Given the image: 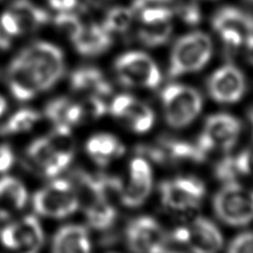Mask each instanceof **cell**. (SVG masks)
<instances>
[{"mask_svg": "<svg viewBox=\"0 0 253 253\" xmlns=\"http://www.w3.org/2000/svg\"><path fill=\"white\" fill-rule=\"evenodd\" d=\"M211 38L202 32H195L180 38L170 55L168 76L175 78L202 69L211 56Z\"/></svg>", "mask_w": 253, "mask_h": 253, "instance_id": "6da1fadb", "label": "cell"}, {"mask_svg": "<svg viewBox=\"0 0 253 253\" xmlns=\"http://www.w3.org/2000/svg\"><path fill=\"white\" fill-rule=\"evenodd\" d=\"M213 211L226 224L240 226L253 219V190L227 182L213 198Z\"/></svg>", "mask_w": 253, "mask_h": 253, "instance_id": "7a4b0ae2", "label": "cell"}, {"mask_svg": "<svg viewBox=\"0 0 253 253\" xmlns=\"http://www.w3.org/2000/svg\"><path fill=\"white\" fill-rule=\"evenodd\" d=\"M161 102L167 124L174 128H181L191 124L200 114L203 99L195 88L170 84L161 92Z\"/></svg>", "mask_w": 253, "mask_h": 253, "instance_id": "3957f363", "label": "cell"}, {"mask_svg": "<svg viewBox=\"0 0 253 253\" xmlns=\"http://www.w3.org/2000/svg\"><path fill=\"white\" fill-rule=\"evenodd\" d=\"M223 239L217 226L205 217L193 219L187 226L176 228L166 238L165 251L172 244L184 246L195 252H214L222 245Z\"/></svg>", "mask_w": 253, "mask_h": 253, "instance_id": "277c9868", "label": "cell"}, {"mask_svg": "<svg viewBox=\"0 0 253 253\" xmlns=\"http://www.w3.org/2000/svg\"><path fill=\"white\" fill-rule=\"evenodd\" d=\"M115 71L119 81L128 87L154 89L161 81V73L156 63L141 51L122 54L115 61Z\"/></svg>", "mask_w": 253, "mask_h": 253, "instance_id": "5b68a950", "label": "cell"}, {"mask_svg": "<svg viewBox=\"0 0 253 253\" xmlns=\"http://www.w3.org/2000/svg\"><path fill=\"white\" fill-rule=\"evenodd\" d=\"M19 56L35 71L42 91L55 84L63 73V53L58 46L52 43L46 42H35L26 47Z\"/></svg>", "mask_w": 253, "mask_h": 253, "instance_id": "8992f818", "label": "cell"}, {"mask_svg": "<svg viewBox=\"0 0 253 253\" xmlns=\"http://www.w3.org/2000/svg\"><path fill=\"white\" fill-rule=\"evenodd\" d=\"M206 193L204 183L194 176H181L159 185L162 205L171 211L186 212L196 209Z\"/></svg>", "mask_w": 253, "mask_h": 253, "instance_id": "52a82bcc", "label": "cell"}, {"mask_svg": "<svg viewBox=\"0 0 253 253\" xmlns=\"http://www.w3.org/2000/svg\"><path fill=\"white\" fill-rule=\"evenodd\" d=\"M241 131V123L228 114L210 116L204 130L196 141L197 146L207 157L214 150H229L236 143Z\"/></svg>", "mask_w": 253, "mask_h": 253, "instance_id": "ba28073f", "label": "cell"}, {"mask_svg": "<svg viewBox=\"0 0 253 253\" xmlns=\"http://www.w3.org/2000/svg\"><path fill=\"white\" fill-rule=\"evenodd\" d=\"M35 211L44 216L65 217L74 212L78 207L75 191L69 180H55L33 198Z\"/></svg>", "mask_w": 253, "mask_h": 253, "instance_id": "9c48e42d", "label": "cell"}, {"mask_svg": "<svg viewBox=\"0 0 253 253\" xmlns=\"http://www.w3.org/2000/svg\"><path fill=\"white\" fill-rule=\"evenodd\" d=\"M167 235L151 216L142 215L131 219L126 227V242L134 252H164Z\"/></svg>", "mask_w": 253, "mask_h": 253, "instance_id": "30bf717a", "label": "cell"}, {"mask_svg": "<svg viewBox=\"0 0 253 253\" xmlns=\"http://www.w3.org/2000/svg\"><path fill=\"white\" fill-rule=\"evenodd\" d=\"M1 241L10 249L36 252L43 243L42 228L34 215H26L2 230Z\"/></svg>", "mask_w": 253, "mask_h": 253, "instance_id": "8fae6325", "label": "cell"}, {"mask_svg": "<svg viewBox=\"0 0 253 253\" xmlns=\"http://www.w3.org/2000/svg\"><path fill=\"white\" fill-rule=\"evenodd\" d=\"M110 111L134 132H145L154 123L153 111L146 104L127 94L116 96L111 103Z\"/></svg>", "mask_w": 253, "mask_h": 253, "instance_id": "7c38bea8", "label": "cell"}, {"mask_svg": "<svg viewBox=\"0 0 253 253\" xmlns=\"http://www.w3.org/2000/svg\"><path fill=\"white\" fill-rule=\"evenodd\" d=\"M208 91L218 103L230 104L238 101L245 91V79L241 70L232 64L219 67L209 78Z\"/></svg>", "mask_w": 253, "mask_h": 253, "instance_id": "4fadbf2b", "label": "cell"}, {"mask_svg": "<svg viewBox=\"0 0 253 253\" xmlns=\"http://www.w3.org/2000/svg\"><path fill=\"white\" fill-rule=\"evenodd\" d=\"M152 171L143 157H136L129 164L128 182L124 185L120 201L128 208L141 206L151 191Z\"/></svg>", "mask_w": 253, "mask_h": 253, "instance_id": "5bb4252c", "label": "cell"}, {"mask_svg": "<svg viewBox=\"0 0 253 253\" xmlns=\"http://www.w3.org/2000/svg\"><path fill=\"white\" fill-rule=\"evenodd\" d=\"M7 81L13 96L19 101L30 100L42 91L37 74L19 55L9 65Z\"/></svg>", "mask_w": 253, "mask_h": 253, "instance_id": "9a60e30c", "label": "cell"}, {"mask_svg": "<svg viewBox=\"0 0 253 253\" xmlns=\"http://www.w3.org/2000/svg\"><path fill=\"white\" fill-rule=\"evenodd\" d=\"M29 160L44 176L53 177L61 172L67 163L51 148L46 138H39L27 149Z\"/></svg>", "mask_w": 253, "mask_h": 253, "instance_id": "2e32d148", "label": "cell"}, {"mask_svg": "<svg viewBox=\"0 0 253 253\" xmlns=\"http://www.w3.org/2000/svg\"><path fill=\"white\" fill-rule=\"evenodd\" d=\"M71 88L87 96L106 97L112 93V87L103 73L92 66L76 69L70 77Z\"/></svg>", "mask_w": 253, "mask_h": 253, "instance_id": "e0dca14e", "label": "cell"}, {"mask_svg": "<svg viewBox=\"0 0 253 253\" xmlns=\"http://www.w3.org/2000/svg\"><path fill=\"white\" fill-rule=\"evenodd\" d=\"M213 29L217 32H236L245 40L253 35V15L241 9L226 6L219 9L212 18Z\"/></svg>", "mask_w": 253, "mask_h": 253, "instance_id": "ac0fdd59", "label": "cell"}, {"mask_svg": "<svg viewBox=\"0 0 253 253\" xmlns=\"http://www.w3.org/2000/svg\"><path fill=\"white\" fill-rule=\"evenodd\" d=\"M77 51L85 56H95L106 51L112 44L111 33L102 25L84 26L72 42Z\"/></svg>", "mask_w": 253, "mask_h": 253, "instance_id": "d6986e66", "label": "cell"}, {"mask_svg": "<svg viewBox=\"0 0 253 253\" xmlns=\"http://www.w3.org/2000/svg\"><path fill=\"white\" fill-rule=\"evenodd\" d=\"M86 150L98 165L105 166L113 159L122 156L125 152V146L116 136L109 133H99L87 141Z\"/></svg>", "mask_w": 253, "mask_h": 253, "instance_id": "ffe728a7", "label": "cell"}, {"mask_svg": "<svg viewBox=\"0 0 253 253\" xmlns=\"http://www.w3.org/2000/svg\"><path fill=\"white\" fill-rule=\"evenodd\" d=\"M90 248L91 244L86 228L76 224L61 227L52 242L54 252H88Z\"/></svg>", "mask_w": 253, "mask_h": 253, "instance_id": "44dd1931", "label": "cell"}, {"mask_svg": "<svg viewBox=\"0 0 253 253\" xmlns=\"http://www.w3.org/2000/svg\"><path fill=\"white\" fill-rule=\"evenodd\" d=\"M9 11L15 17L21 34L35 31L45 25L49 20L48 13L30 0H15Z\"/></svg>", "mask_w": 253, "mask_h": 253, "instance_id": "7402d4cb", "label": "cell"}, {"mask_svg": "<svg viewBox=\"0 0 253 253\" xmlns=\"http://www.w3.org/2000/svg\"><path fill=\"white\" fill-rule=\"evenodd\" d=\"M45 116L55 125H74L83 121L80 104L73 103L66 98H58L49 102L45 109Z\"/></svg>", "mask_w": 253, "mask_h": 253, "instance_id": "603a6c76", "label": "cell"}, {"mask_svg": "<svg viewBox=\"0 0 253 253\" xmlns=\"http://www.w3.org/2000/svg\"><path fill=\"white\" fill-rule=\"evenodd\" d=\"M172 30L171 19L141 22V26L138 30V38L140 42L147 46H159L169 40Z\"/></svg>", "mask_w": 253, "mask_h": 253, "instance_id": "cb8c5ba5", "label": "cell"}, {"mask_svg": "<svg viewBox=\"0 0 253 253\" xmlns=\"http://www.w3.org/2000/svg\"><path fill=\"white\" fill-rule=\"evenodd\" d=\"M28 194L25 186L16 178H0V204L9 210H21L25 207Z\"/></svg>", "mask_w": 253, "mask_h": 253, "instance_id": "d4e9b609", "label": "cell"}, {"mask_svg": "<svg viewBox=\"0 0 253 253\" xmlns=\"http://www.w3.org/2000/svg\"><path fill=\"white\" fill-rule=\"evenodd\" d=\"M88 223L97 230H107L117 219V210L113 204L98 199L84 209Z\"/></svg>", "mask_w": 253, "mask_h": 253, "instance_id": "484cf974", "label": "cell"}, {"mask_svg": "<svg viewBox=\"0 0 253 253\" xmlns=\"http://www.w3.org/2000/svg\"><path fill=\"white\" fill-rule=\"evenodd\" d=\"M54 152L69 164L75 153V140L68 125L58 124L46 137Z\"/></svg>", "mask_w": 253, "mask_h": 253, "instance_id": "4316f807", "label": "cell"}, {"mask_svg": "<svg viewBox=\"0 0 253 253\" xmlns=\"http://www.w3.org/2000/svg\"><path fill=\"white\" fill-rule=\"evenodd\" d=\"M40 115L29 109H23L15 113L9 120L0 127L2 134H16L26 132L32 129L39 122Z\"/></svg>", "mask_w": 253, "mask_h": 253, "instance_id": "83f0119b", "label": "cell"}, {"mask_svg": "<svg viewBox=\"0 0 253 253\" xmlns=\"http://www.w3.org/2000/svg\"><path fill=\"white\" fill-rule=\"evenodd\" d=\"M132 18L133 8L115 7L112 8L106 15L103 26L110 33H124L130 26Z\"/></svg>", "mask_w": 253, "mask_h": 253, "instance_id": "f1b7e54d", "label": "cell"}, {"mask_svg": "<svg viewBox=\"0 0 253 253\" xmlns=\"http://www.w3.org/2000/svg\"><path fill=\"white\" fill-rule=\"evenodd\" d=\"M54 24L71 42L78 37L84 27L78 16L67 11H61L57 14L54 18Z\"/></svg>", "mask_w": 253, "mask_h": 253, "instance_id": "f546056e", "label": "cell"}, {"mask_svg": "<svg viewBox=\"0 0 253 253\" xmlns=\"http://www.w3.org/2000/svg\"><path fill=\"white\" fill-rule=\"evenodd\" d=\"M215 177L224 183L236 181L242 175L238 156H226L219 160L214 167Z\"/></svg>", "mask_w": 253, "mask_h": 253, "instance_id": "4dcf8cb0", "label": "cell"}, {"mask_svg": "<svg viewBox=\"0 0 253 253\" xmlns=\"http://www.w3.org/2000/svg\"><path fill=\"white\" fill-rule=\"evenodd\" d=\"M83 120H96L101 118L107 112V106L102 101V98L97 96H86L84 101L80 104Z\"/></svg>", "mask_w": 253, "mask_h": 253, "instance_id": "1f68e13d", "label": "cell"}, {"mask_svg": "<svg viewBox=\"0 0 253 253\" xmlns=\"http://www.w3.org/2000/svg\"><path fill=\"white\" fill-rule=\"evenodd\" d=\"M218 34L223 42L225 53L228 56L234 54L238 50V48L241 46L242 42H244L243 37L236 32L223 31Z\"/></svg>", "mask_w": 253, "mask_h": 253, "instance_id": "d6a6232c", "label": "cell"}, {"mask_svg": "<svg viewBox=\"0 0 253 253\" xmlns=\"http://www.w3.org/2000/svg\"><path fill=\"white\" fill-rule=\"evenodd\" d=\"M229 252H253V232H243L230 242L227 249Z\"/></svg>", "mask_w": 253, "mask_h": 253, "instance_id": "836d02e7", "label": "cell"}, {"mask_svg": "<svg viewBox=\"0 0 253 253\" xmlns=\"http://www.w3.org/2000/svg\"><path fill=\"white\" fill-rule=\"evenodd\" d=\"M173 12L166 7H147L142 8L140 13L141 22H148L161 19H172Z\"/></svg>", "mask_w": 253, "mask_h": 253, "instance_id": "e575fe53", "label": "cell"}, {"mask_svg": "<svg viewBox=\"0 0 253 253\" xmlns=\"http://www.w3.org/2000/svg\"><path fill=\"white\" fill-rule=\"evenodd\" d=\"M180 18L188 25H196L201 20L199 7L195 3H189L178 9Z\"/></svg>", "mask_w": 253, "mask_h": 253, "instance_id": "d590c367", "label": "cell"}, {"mask_svg": "<svg viewBox=\"0 0 253 253\" xmlns=\"http://www.w3.org/2000/svg\"><path fill=\"white\" fill-rule=\"evenodd\" d=\"M0 23L5 34L10 36H17L21 34L20 27L15 19V17L10 13V11L4 12L0 17Z\"/></svg>", "mask_w": 253, "mask_h": 253, "instance_id": "8d00e7d4", "label": "cell"}, {"mask_svg": "<svg viewBox=\"0 0 253 253\" xmlns=\"http://www.w3.org/2000/svg\"><path fill=\"white\" fill-rule=\"evenodd\" d=\"M14 162V154L12 149L6 145H0V172H5L12 166Z\"/></svg>", "mask_w": 253, "mask_h": 253, "instance_id": "74e56055", "label": "cell"}, {"mask_svg": "<svg viewBox=\"0 0 253 253\" xmlns=\"http://www.w3.org/2000/svg\"><path fill=\"white\" fill-rule=\"evenodd\" d=\"M49 5L59 11H69L74 8L77 0H47Z\"/></svg>", "mask_w": 253, "mask_h": 253, "instance_id": "f35d334b", "label": "cell"}, {"mask_svg": "<svg viewBox=\"0 0 253 253\" xmlns=\"http://www.w3.org/2000/svg\"><path fill=\"white\" fill-rule=\"evenodd\" d=\"M246 42V50H247V56L251 63H253V35L248 36L245 39Z\"/></svg>", "mask_w": 253, "mask_h": 253, "instance_id": "ab89813d", "label": "cell"}, {"mask_svg": "<svg viewBox=\"0 0 253 253\" xmlns=\"http://www.w3.org/2000/svg\"><path fill=\"white\" fill-rule=\"evenodd\" d=\"M160 1H167V0H135L133 7H134V9L143 8L145 3H147V2H160Z\"/></svg>", "mask_w": 253, "mask_h": 253, "instance_id": "60d3db41", "label": "cell"}, {"mask_svg": "<svg viewBox=\"0 0 253 253\" xmlns=\"http://www.w3.org/2000/svg\"><path fill=\"white\" fill-rule=\"evenodd\" d=\"M9 45H10V41L0 33V48L5 49V48H8Z\"/></svg>", "mask_w": 253, "mask_h": 253, "instance_id": "b9f144b4", "label": "cell"}, {"mask_svg": "<svg viewBox=\"0 0 253 253\" xmlns=\"http://www.w3.org/2000/svg\"><path fill=\"white\" fill-rule=\"evenodd\" d=\"M6 109H7L6 100L2 96H0V116H2L4 114Z\"/></svg>", "mask_w": 253, "mask_h": 253, "instance_id": "7bdbcfd3", "label": "cell"}, {"mask_svg": "<svg viewBox=\"0 0 253 253\" xmlns=\"http://www.w3.org/2000/svg\"><path fill=\"white\" fill-rule=\"evenodd\" d=\"M250 1H253V0H250Z\"/></svg>", "mask_w": 253, "mask_h": 253, "instance_id": "ee69618b", "label": "cell"}]
</instances>
